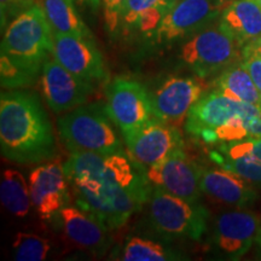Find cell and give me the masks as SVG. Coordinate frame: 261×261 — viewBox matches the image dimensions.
Instances as JSON below:
<instances>
[{"label":"cell","instance_id":"6da1fadb","mask_svg":"<svg viewBox=\"0 0 261 261\" xmlns=\"http://www.w3.org/2000/svg\"><path fill=\"white\" fill-rule=\"evenodd\" d=\"M76 205L109 231L121 228L151 196L146 167L126 150L114 154L71 152L64 163Z\"/></svg>","mask_w":261,"mask_h":261},{"label":"cell","instance_id":"7a4b0ae2","mask_svg":"<svg viewBox=\"0 0 261 261\" xmlns=\"http://www.w3.org/2000/svg\"><path fill=\"white\" fill-rule=\"evenodd\" d=\"M2 155L18 165H32L56 155V138L40 98L21 90L0 97Z\"/></svg>","mask_w":261,"mask_h":261},{"label":"cell","instance_id":"3957f363","mask_svg":"<svg viewBox=\"0 0 261 261\" xmlns=\"http://www.w3.org/2000/svg\"><path fill=\"white\" fill-rule=\"evenodd\" d=\"M54 56V32L42 6L19 12L2 40V87L16 90L34 83L42 65Z\"/></svg>","mask_w":261,"mask_h":261},{"label":"cell","instance_id":"277c9868","mask_svg":"<svg viewBox=\"0 0 261 261\" xmlns=\"http://www.w3.org/2000/svg\"><path fill=\"white\" fill-rule=\"evenodd\" d=\"M58 135L70 152L114 154L123 146L106 107L80 106L57 121Z\"/></svg>","mask_w":261,"mask_h":261},{"label":"cell","instance_id":"5b68a950","mask_svg":"<svg viewBox=\"0 0 261 261\" xmlns=\"http://www.w3.org/2000/svg\"><path fill=\"white\" fill-rule=\"evenodd\" d=\"M148 203L150 224L167 240L197 241L207 230L210 212L200 202L187 201L154 187Z\"/></svg>","mask_w":261,"mask_h":261},{"label":"cell","instance_id":"8992f818","mask_svg":"<svg viewBox=\"0 0 261 261\" xmlns=\"http://www.w3.org/2000/svg\"><path fill=\"white\" fill-rule=\"evenodd\" d=\"M242 46L219 23H212L182 44L180 60L185 67L205 79L242 60Z\"/></svg>","mask_w":261,"mask_h":261},{"label":"cell","instance_id":"52a82bcc","mask_svg":"<svg viewBox=\"0 0 261 261\" xmlns=\"http://www.w3.org/2000/svg\"><path fill=\"white\" fill-rule=\"evenodd\" d=\"M107 113L122 136L140 128L154 117L146 87L126 76H117L107 87Z\"/></svg>","mask_w":261,"mask_h":261},{"label":"cell","instance_id":"ba28073f","mask_svg":"<svg viewBox=\"0 0 261 261\" xmlns=\"http://www.w3.org/2000/svg\"><path fill=\"white\" fill-rule=\"evenodd\" d=\"M232 0H177L156 29L159 44L189 38L214 23Z\"/></svg>","mask_w":261,"mask_h":261},{"label":"cell","instance_id":"9c48e42d","mask_svg":"<svg viewBox=\"0 0 261 261\" xmlns=\"http://www.w3.org/2000/svg\"><path fill=\"white\" fill-rule=\"evenodd\" d=\"M123 140L127 152L146 168L184 151V139L178 126L156 117L123 136Z\"/></svg>","mask_w":261,"mask_h":261},{"label":"cell","instance_id":"30bf717a","mask_svg":"<svg viewBox=\"0 0 261 261\" xmlns=\"http://www.w3.org/2000/svg\"><path fill=\"white\" fill-rule=\"evenodd\" d=\"M203 83L190 76H169L150 92L154 117L180 126L198 100L205 94Z\"/></svg>","mask_w":261,"mask_h":261},{"label":"cell","instance_id":"8fae6325","mask_svg":"<svg viewBox=\"0 0 261 261\" xmlns=\"http://www.w3.org/2000/svg\"><path fill=\"white\" fill-rule=\"evenodd\" d=\"M40 85L45 102L57 114L84 106L93 92L92 83L70 73L54 56L42 65Z\"/></svg>","mask_w":261,"mask_h":261},{"label":"cell","instance_id":"7c38bea8","mask_svg":"<svg viewBox=\"0 0 261 261\" xmlns=\"http://www.w3.org/2000/svg\"><path fill=\"white\" fill-rule=\"evenodd\" d=\"M260 115L261 106L241 102L215 90L214 92L204 94L192 107L185 121V129L189 135L200 138L203 133L211 132L237 116Z\"/></svg>","mask_w":261,"mask_h":261},{"label":"cell","instance_id":"4fadbf2b","mask_svg":"<svg viewBox=\"0 0 261 261\" xmlns=\"http://www.w3.org/2000/svg\"><path fill=\"white\" fill-rule=\"evenodd\" d=\"M54 57L65 69L90 83L108 79L103 56L92 38L54 33Z\"/></svg>","mask_w":261,"mask_h":261},{"label":"cell","instance_id":"5bb4252c","mask_svg":"<svg viewBox=\"0 0 261 261\" xmlns=\"http://www.w3.org/2000/svg\"><path fill=\"white\" fill-rule=\"evenodd\" d=\"M146 173L152 187L190 202L200 200L202 168L189 159L185 151L150 166L146 168Z\"/></svg>","mask_w":261,"mask_h":261},{"label":"cell","instance_id":"9a60e30c","mask_svg":"<svg viewBox=\"0 0 261 261\" xmlns=\"http://www.w3.org/2000/svg\"><path fill=\"white\" fill-rule=\"evenodd\" d=\"M69 181L61 162H48L29 175L32 204L42 220H51L69 203Z\"/></svg>","mask_w":261,"mask_h":261},{"label":"cell","instance_id":"2e32d148","mask_svg":"<svg viewBox=\"0 0 261 261\" xmlns=\"http://www.w3.org/2000/svg\"><path fill=\"white\" fill-rule=\"evenodd\" d=\"M261 230V218L256 213L238 208L217 218L213 240L215 246L228 259L237 260L248 253Z\"/></svg>","mask_w":261,"mask_h":261},{"label":"cell","instance_id":"e0dca14e","mask_svg":"<svg viewBox=\"0 0 261 261\" xmlns=\"http://www.w3.org/2000/svg\"><path fill=\"white\" fill-rule=\"evenodd\" d=\"M201 190L212 200L234 208L249 207L257 198L252 182L223 167L202 168Z\"/></svg>","mask_w":261,"mask_h":261},{"label":"cell","instance_id":"ac0fdd59","mask_svg":"<svg viewBox=\"0 0 261 261\" xmlns=\"http://www.w3.org/2000/svg\"><path fill=\"white\" fill-rule=\"evenodd\" d=\"M67 237L77 247L104 254L112 244L109 230L79 205H65L58 214Z\"/></svg>","mask_w":261,"mask_h":261},{"label":"cell","instance_id":"d6986e66","mask_svg":"<svg viewBox=\"0 0 261 261\" xmlns=\"http://www.w3.org/2000/svg\"><path fill=\"white\" fill-rule=\"evenodd\" d=\"M211 159L220 167L261 187V137L223 143L211 152Z\"/></svg>","mask_w":261,"mask_h":261},{"label":"cell","instance_id":"ffe728a7","mask_svg":"<svg viewBox=\"0 0 261 261\" xmlns=\"http://www.w3.org/2000/svg\"><path fill=\"white\" fill-rule=\"evenodd\" d=\"M219 23L241 46L261 37V6L256 0H232L219 18Z\"/></svg>","mask_w":261,"mask_h":261},{"label":"cell","instance_id":"44dd1931","mask_svg":"<svg viewBox=\"0 0 261 261\" xmlns=\"http://www.w3.org/2000/svg\"><path fill=\"white\" fill-rule=\"evenodd\" d=\"M177 0H126L122 25L139 29L144 34L156 32L160 23Z\"/></svg>","mask_w":261,"mask_h":261},{"label":"cell","instance_id":"7402d4cb","mask_svg":"<svg viewBox=\"0 0 261 261\" xmlns=\"http://www.w3.org/2000/svg\"><path fill=\"white\" fill-rule=\"evenodd\" d=\"M217 90L225 96L261 106V92L254 83L250 74L248 73L242 62L234 63L221 71L217 81Z\"/></svg>","mask_w":261,"mask_h":261},{"label":"cell","instance_id":"603a6c76","mask_svg":"<svg viewBox=\"0 0 261 261\" xmlns=\"http://www.w3.org/2000/svg\"><path fill=\"white\" fill-rule=\"evenodd\" d=\"M74 0H44L42 9L52 32L92 38L90 29L84 23L75 8Z\"/></svg>","mask_w":261,"mask_h":261},{"label":"cell","instance_id":"cb8c5ba5","mask_svg":"<svg viewBox=\"0 0 261 261\" xmlns=\"http://www.w3.org/2000/svg\"><path fill=\"white\" fill-rule=\"evenodd\" d=\"M0 201L10 213L23 218L29 213L32 204L29 182L24 175L16 169L3 172L0 182Z\"/></svg>","mask_w":261,"mask_h":261},{"label":"cell","instance_id":"d4e9b609","mask_svg":"<svg viewBox=\"0 0 261 261\" xmlns=\"http://www.w3.org/2000/svg\"><path fill=\"white\" fill-rule=\"evenodd\" d=\"M120 259L125 261H177L184 260L185 257L162 243L142 237H130L123 244Z\"/></svg>","mask_w":261,"mask_h":261},{"label":"cell","instance_id":"484cf974","mask_svg":"<svg viewBox=\"0 0 261 261\" xmlns=\"http://www.w3.org/2000/svg\"><path fill=\"white\" fill-rule=\"evenodd\" d=\"M51 248L46 238L28 232H18L12 243L14 259L17 261H42L47 257Z\"/></svg>","mask_w":261,"mask_h":261},{"label":"cell","instance_id":"4316f807","mask_svg":"<svg viewBox=\"0 0 261 261\" xmlns=\"http://www.w3.org/2000/svg\"><path fill=\"white\" fill-rule=\"evenodd\" d=\"M126 0H102L106 28L110 35L116 34L122 25V14Z\"/></svg>","mask_w":261,"mask_h":261},{"label":"cell","instance_id":"83f0119b","mask_svg":"<svg viewBox=\"0 0 261 261\" xmlns=\"http://www.w3.org/2000/svg\"><path fill=\"white\" fill-rule=\"evenodd\" d=\"M242 63L261 92V55L244 46L242 48Z\"/></svg>","mask_w":261,"mask_h":261},{"label":"cell","instance_id":"f1b7e54d","mask_svg":"<svg viewBox=\"0 0 261 261\" xmlns=\"http://www.w3.org/2000/svg\"><path fill=\"white\" fill-rule=\"evenodd\" d=\"M35 5V0H0V8H2V22H4L5 16L14 14L21 10L24 11L25 9Z\"/></svg>","mask_w":261,"mask_h":261},{"label":"cell","instance_id":"f546056e","mask_svg":"<svg viewBox=\"0 0 261 261\" xmlns=\"http://www.w3.org/2000/svg\"><path fill=\"white\" fill-rule=\"evenodd\" d=\"M79 6H84V8H89L93 11H97L98 9L102 5V0H74Z\"/></svg>","mask_w":261,"mask_h":261},{"label":"cell","instance_id":"4dcf8cb0","mask_svg":"<svg viewBox=\"0 0 261 261\" xmlns=\"http://www.w3.org/2000/svg\"><path fill=\"white\" fill-rule=\"evenodd\" d=\"M246 47L250 48V50L255 51V52H257V54L261 55V37L255 39V40H253L252 42H249V44H247Z\"/></svg>","mask_w":261,"mask_h":261},{"label":"cell","instance_id":"1f68e13d","mask_svg":"<svg viewBox=\"0 0 261 261\" xmlns=\"http://www.w3.org/2000/svg\"><path fill=\"white\" fill-rule=\"evenodd\" d=\"M256 241H257V242H259V243L261 244V230H260V233H259V236H257V238H256Z\"/></svg>","mask_w":261,"mask_h":261},{"label":"cell","instance_id":"d6a6232c","mask_svg":"<svg viewBox=\"0 0 261 261\" xmlns=\"http://www.w3.org/2000/svg\"><path fill=\"white\" fill-rule=\"evenodd\" d=\"M256 2H257V3H259V4H260V6H261V0H256Z\"/></svg>","mask_w":261,"mask_h":261}]
</instances>
